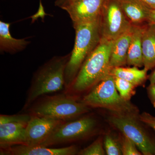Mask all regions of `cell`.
Segmentation results:
<instances>
[{
  "mask_svg": "<svg viewBox=\"0 0 155 155\" xmlns=\"http://www.w3.org/2000/svg\"><path fill=\"white\" fill-rule=\"evenodd\" d=\"M147 70L138 67H114L111 69L110 74L114 77L119 78L127 81L136 87L142 85L148 78Z\"/></svg>",
  "mask_w": 155,
  "mask_h": 155,
  "instance_id": "18",
  "label": "cell"
},
{
  "mask_svg": "<svg viewBox=\"0 0 155 155\" xmlns=\"http://www.w3.org/2000/svg\"><path fill=\"white\" fill-rule=\"evenodd\" d=\"M31 116L26 129L25 145L28 146L40 145L56 127L64 122L46 117Z\"/></svg>",
  "mask_w": 155,
  "mask_h": 155,
  "instance_id": "10",
  "label": "cell"
},
{
  "mask_svg": "<svg viewBox=\"0 0 155 155\" xmlns=\"http://www.w3.org/2000/svg\"><path fill=\"white\" fill-rule=\"evenodd\" d=\"M125 16L132 25L148 23L152 10L141 0H117Z\"/></svg>",
  "mask_w": 155,
  "mask_h": 155,
  "instance_id": "13",
  "label": "cell"
},
{
  "mask_svg": "<svg viewBox=\"0 0 155 155\" xmlns=\"http://www.w3.org/2000/svg\"><path fill=\"white\" fill-rule=\"evenodd\" d=\"M139 120L152 127L155 131V117L147 112H143L139 115Z\"/></svg>",
  "mask_w": 155,
  "mask_h": 155,
  "instance_id": "23",
  "label": "cell"
},
{
  "mask_svg": "<svg viewBox=\"0 0 155 155\" xmlns=\"http://www.w3.org/2000/svg\"><path fill=\"white\" fill-rule=\"evenodd\" d=\"M75 146L52 148L43 146L21 144L1 149V155H74L78 153Z\"/></svg>",
  "mask_w": 155,
  "mask_h": 155,
  "instance_id": "12",
  "label": "cell"
},
{
  "mask_svg": "<svg viewBox=\"0 0 155 155\" xmlns=\"http://www.w3.org/2000/svg\"><path fill=\"white\" fill-rule=\"evenodd\" d=\"M30 114L1 115V149L17 145L26 144V129L31 118Z\"/></svg>",
  "mask_w": 155,
  "mask_h": 155,
  "instance_id": "9",
  "label": "cell"
},
{
  "mask_svg": "<svg viewBox=\"0 0 155 155\" xmlns=\"http://www.w3.org/2000/svg\"><path fill=\"white\" fill-rule=\"evenodd\" d=\"M73 25L75 32V44L65 69L66 90L71 86L84 62L101 41L99 17Z\"/></svg>",
  "mask_w": 155,
  "mask_h": 155,
  "instance_id": "2",
  "label": "cell"
},
{
  "mask_svg": "<svg viewBox=\"0 0 155 155\" xmlns=\"http://www.w3.org/2000/svg\"><path fill=\"white\" fill-rule=\"evenodd\" d=\"M148 23L155 24V9L152 10L150 14Z\"/></svg>",
  "mask_w": 155,
  "mask_h": 155,
  "instance_id": "27",
  "label": "cell"
},
{
  "mask_svg": "<svg viewBox=\"0 0 155 155\" xmlns=\"http://www.w3.org/2000/svg\"><path fill=\"white\" fill-rule=\"evenodd\" d=\"M147 92L151 103L155 108V84H150L147 88Z\"/></svg>",
  "mask_w": 155,
  "mask_h": 155,
  "instance_id": "24",
  "label": "cell"
},
{
  "mask_svg": "<svg viewBox=\"0 0 155 155\" xmlns=\"http://www.w3.org/2000/svg\"><path fill=\"white\" fill-rule=\"evenodd\" d=\"M70 57L55 56L39 67L34 74L27 93L24 109L41 97L65 88V72Z\"/></svg>",
  "mask_w": 155,
  "mask_h": 155,
  "instance_id": "1",
  "label": "cell"
},
{
  "mask_svg": "<svg viewBox=\"0 0 155 155\" xmlns=\"http://www.w3.org/2000/svg\"><path fill=\"white\" fill-rule=\"evenodd\" d=\"M81 101L89 107L104 108L113 114L139 117L137 108L120 95L114 76L110 74L95 84Z\"/></svg>",
  "mask_w": 155,
  "mask_h": 155,
  "instance_id": "5",
  "label": "cell"
},
{
  "mask_svg": "<svg viewBox=\"0 0 155 155\" xmlns=\"http://www.w3.org/2000/svg\"><path fill=\"white\" fill-rule=\"evenodd\" d=\"M143 67L147 71L155 67V24L143 25L142 36Z\"/></svg>",
  "mask_w": 155,
  "mask_h": 155,
  "instance_id": "15",
  "label": "cell"
},
{
  "mask_svg": "<svg viewBox=\"0 0 155 155\" xmlns=\"http://www.w3.org/2000/svg\"><path fill=\"white\" fill-rule=\"evenodd\" d=\"M10 23L0 21V51L14 54L25 49L30 42L25 39L14 38L10 31Z\"/></svg>",
  "mask_w": 155,
  "mask_h": 155,
  "instance_id": "16",
  "label": "cell"
},
{
  "mask_svg": "<svg viewBox=\"0 0 155 155\" xmlns=\"http://www.w3.org/2000/svg\"><path fill=\"white\" fill-rule=\"evenodd\" d=\"M104 0H74L62 8L69 14L73 24L99 17Z\"/></svg>",
  "mask_w": 155,
  "mask_h": 155,
  "instance_id": "11",
  "label": "cell"
},
{
  "mask_svg": "<svg viewBox=\"0 0 155 155\" xmlns=\"http://www.w3.org/2000/svg\"><path fill=\"white\" fill-rule=\"evenodd\" d=\"M139 117L113 114L109 122L135 143L144 155H155V143L139 123Z\"/></svg>",
  "mask_w": 155,
  "mask_h": 155,
  "instance_id": "8",
  "label": "cell"
},
{
  "mask_svg": "<svg viewBox=\"0 0 155 155\" xmlns=\"http://www.w3.org/2000/svg\"><path fill=\"white\" fill-rule=\"evenodd\" d=\"M145 5L152 10L155 9V0H141Z\"/></svg>",
  "mask_w": 155,
  "mask_h": 155,
  "instance_id": "26",
  "label": "cell"
},
{
  "mask_svg": "<svg viewBox=\"0 0 155 155\" xmlns=\"http://www.w3.org/2000/svg\"><path fill=\"white\" fill-rule=\"evenodd\" d=\"M101 40L114 41L132 26L117 0H104L99 16Z\"/></svg>",
  "mask_w": 155,
  "mask_h": 155,
  "instance_id": "6",
  "label": "cell"
},
{
  "mask_svg": "<svg viewBox=\"0 0 155 155\" xmlns=\"http://www.w3.org/2000/svg\"><path fill=\"white\" fill-rule=\"evenodd\" d=\"M104 147L106 154L108 155L122 154L120 143L110 135L105 137L104 140Z\"/></svg>",
  "mask_w": 155,
  "mask_h": 155,
  "instance_id": "21",
  "label": "cell"
},
{
  "mask_svg": "<svg viewBox=\"0 0 155 155\" xmlns=\"http://www.w3.org/2000/svg\"><path fill=\"white\" fill-rule=\"evenodd\" d=\"M28 108L30 115L68 121L88 113L90 107L66 93L45 95L43 98L36 100Z\"/></svg>",
  "mask_w": 155,
  "mask_h": 155,
  "instance_id": "4",
  "label": "cell"
},
{
  "mask_svg": "<svg viewBox=\"0 0 155 155\" xmlns=\"http://www.w3.org/2000/svg\"><path fill=\"white\" fill-rule=\"evenodd\" d=\"M73 1L74 0H56L55 5L62 9L64 6L67 5V4Z\"/></svg>",
  "mask_w": 155,
  "mask_h": 155,
  "instance_id": "25",
  "label": "cell"
},
{
  "mask_svg": "<svg viewBox=\"0 0 155 155\" xmlns=\"http://www.w3.org/2000/svg\"><path fill=\"white\" fill-rule=\"evenodd\" d=\"M122 154L123 155H141L135 143L126 136L123 134L120 142Z\"/></svg>",
  "mask_w": 155,
  "mask_h": 155,
  "instance_id": "22",
  "label": "cell"
},
{
  "mask_svg": "<svg viewBox=\"0 0 155 155\" xmlns=\"http://www.w3.org/2000/svg\"><path fill=\"white\" fill-rule=\"evenodd\" d=\"M114 41L101 40L87 57L67 93H80L91 89L100 81L110 74V57Z\"/></svg>",
  "mask_w": 155,
  "mask_h": 155,
  "instance_id": "3",
  "label": "cell"
},
{
  "mask_svg": "<svg viewBox=\"0 0 155 155\" xmlns=\"http://www.w3.org/2000/svg\"><path fill=\"white\" fill-rule=\"evenodd\" d=\"M133 31L132 25L129 30L114 41L110 57L111 68L127 65V54Z\"/></svg>",
  "mask_w": 155,
  "mask_h": 155,
  "instance_id": "14",
  "label": "cell"
},
{
  "mask_svg": "<svg viewBox=\"0 0 155 155\" xmlns=\"http://www.w3.org/2000/svg\"><path fill=\"white\" fill-rule=\"evenodd\" d=\"M114 82L116 89L124 100L130 101L135 93V85L127 81L119 78L114 77Z\"/></svg>",
  "mask_w": 155,
  "mask_h": 155,
  "instance_id": "19",
  "label": "cell"
},
{
  "mask_svg": "<svg viewBox=\"0 0 155 155\" xmlns=\"http://www.w3.org/2000/svg\"><path fill=\"white\" fill-rule=\"evenodd\" d=\"M78 155H104L106 152L103 147V140L101 138L97 139L88 147L78 152Z\"/></svg>",
  "mask_w": 155,
  "mask_h": 155,
  "instance_id": "20",
  "label": "cell"
},
{
  "mask_svg": "<svg viewBox=\"0 0 155 155\" xmlns=\"http://www.w3.org/2000/svg\"><path fill=\"white\" fill-rule=\"evenodd\" d=\"M154 68L153 70L148 77L150 84H155V67Z\"/></svg>",
  "mask_w": 155,
  "mask_h": 155,
  "instance_id": "28",
  "label": "cell"
},
{
  "mask_svg": "<svg viewBox=\"0 0 155 155\" xmlns=\"http://www.w3.org/2000/svg\"><path fill=\"white\" fill-rule=\"evenodd\" d=\"M96 124V120L89 116L64 121L56 127L40 146L51 147L81 139L92 133Z\"/></svg>",
  "mask_w": 155,
  "mask_h": 155,
  "instance_id": "7",
  "label": "cell"
},
{
  "mask_svg": "<svg viewBox=\"0 0 155 155\" xmlns=\"http://www.w3.org/2000/svg\"><path fill=\"white\" fill-rule=\"evenodd\" d=\"M143 25H133V31L128 54L127 65L140 68L143 67L142 36Z\"/></svg>",
  "mask_w": 155,
  "mask_h": 155,
  "instance_id": "17",
  "label": "cell"
}]
</instances>
